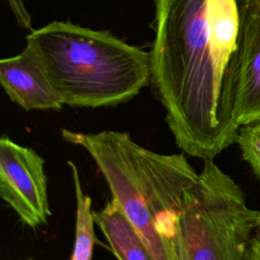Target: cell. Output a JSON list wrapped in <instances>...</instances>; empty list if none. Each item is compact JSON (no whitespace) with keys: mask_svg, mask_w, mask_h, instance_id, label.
Listing matches in <instances>:
<instances>
[{"mask_svg":"<svg viewBox=\"0 0 260 260\" xmlns=\"http://www.w3.org/2000/svg\"><path fill=\"white\" fill-rule=\"evenodd\" d=\"M150 85L176 144L213 159L236 142L239 126L225 74L240 27L237 0H152Z\"/></svg>","mask_w":260,"mask_h":260,"instance_id":"obj_1","label":"cell"},{"mask_svg":"<svg viewBox=\"0 0 260 260\" xmlns=\"http://www.w3.org/2000/svg\"><path fill=\"white\" fill-rule=\"evenodd\" d=\"M63 139L90 155L127 219L154 260H177L178 220L186 192L197 182L184 153L165 154L135 142L129 133L62 129Z\"/></svg>","mask_w":260,"mask_h":260,"instance_id":"obj_2","label":"cell"},{"mask_svg":"<svg viewBox=\"0 0 260 260\" xmlns=\"http://www.w3.org/2000/svg\"><path fill=\"white\" fill-rule=\"evenodd\" d=\"M64 105L105 108L150 85V55L107 30L52 21L25 38Z\"/></svg>","mask_w":260,"mask_h":260,"instance_id":"obj_3","label":"cell"},{"mask_svg":"<svg viewBox=\"0 0 260 260\" xmlns=\"http://www.w3.org/2000/svg\"><path fill=\"white\" fill-rule=\"evenodd\" d=\"M259 216L236 181L213 159L204 160L179 215L177 260H246Z\"/></svg>","mask_w":260,"mask_h":260,"instance_id":"obj_4","label":"cell"},{"mask_svg":"<svg viewBox=\"0 0 260 260\" xmlns=\"http://www.w3.org/2000/svg\"><path fill=\"white\" fill-rule=\"evenodd\" d=\"M0 195L31 229L47 223L52 214L44 158L7 135L0 139Z\"/></svg>","mask_w":260,"mask_h":260,"instance_id":"obj_5","label":"cell"},{"mask_svg":"<svg viewBox=\"0 0 260 260\" xmlns=\"http://www.w3.org/2000/svg\"><path fill=\"white\" fill-rule=\"evenodd\" d=\"M240 27L225 74V93L239 127L260 119V0H237Z\"/></svg>","mask_w":260,"mask_h":260,"instance_id":"obj_6","label":"cell"},{"mask_svg":"<svg viewBox=\"0 0 260 260\" xmlns=\"http://www.w3.org/2000/svg\"><path fill=\"white\" fill-rule=\"evenodd\" d=\"M0 83L10 101L25 111H59L64 106L41 60L27 45L19 54L1 59Z\"/></svg>","mask_w":260,"mask_h":260,"instance_id":"obj_7","label":"cell"},{"mask_svg":"<svg viewBox=\"0 0 260 260\" xmlns=\"http://www.w3.org/2000/svg\"><path fill=\"white\" fill-rule=\"evenodd\" d=\"M93 218L118 260H154L115 199L93 211Z\"/></svg>","mask_w":260,"mask_h":260,"instance_id":"obj_8","label":"cell"},{"mask_svg":"<svg viewBox=\"0 0 260 260\" xmlns=\"http://www.w3.org/2000/svg\"><path fill=\"white\" fill-rule=\"evenodd\" d=\"M71 171L76 198L75 240L70 260H91L95 243L94 218L91 210V198L84 194L79 171L72 160L67 161Z\"/></svg>","mask_w":260,"mask_h":260,"instance_id":"obj_9","label":"cell"},{"mask_svg":"<svg viewBox=\"0 0 260 260\" xmlns=\"http://www.w3.org/2000/svg\"><path fill=\"white\" fill-rule=\"evenodd\" d=\"M236 142L243 159L249 164L255 176L260 180V119L241 126Z\"/></svg>","mask_w":260,"mask_h":260,"instance_id":"obj_10","label":"cell"},{"mask_svg":"<svg viewBox=\"0 0 260 260\" xmlns=\"http://www.w3.org/2000/svg\"><path fill=\"white\" fill-rule=\"evenodd\" d=\"M17 24L22 28H31V16L27 11L23 0H7Z\"/></svg>","mask_w":260,"mask_h":260,"instance_id":"obj_11","label":"cell"},{"mask_svg":"<svg viewBox=\"0 0 260 260\" xmlns=\"http://www.w3.org/2000/svg\"><path fill=\"white\" fill-rule=\"evenodd\" d=\"M246 260H260V216L247 245Z\"/></svg>","mask_w":260,"mask_h":260,"instance_id":"obj_12","label":"cell"},{"mask_svg":"<svg viewBox=\"0 0 260 260\" xmlns=\"http://www.w3.org/2000/svg\"><path fill=\"white\" fill-rule=\"evenodd\" d=\"M27 260H34V259H27Z\"/></svg>","mask_w":260,"mask_h":260,"instance_id":"obj_13","label":"cell"}]
</instances>
